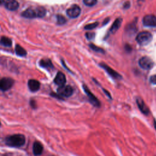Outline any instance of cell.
<instances>
[{
	"label": "cell",
	"mask_w": 156,
	"mask_h": 156,
	"mask_svg": "<svg viewBox=\"0 0 156 156\" xmlns=\"http://www.w3.org/2000/svg\"><path fill=\"white\" fill-rule=\"evenodd\" d=\"M0 126H1V122H0Z\"/></svg>",
	"instance_id": "obj_30"
},
{
	"label": "cell",
	"mask_w": 156,
	"mask_h": 156,
	"mask_svg": "<svg viewBox=\"0 0 156 156\" xmlns=\"http://www.w3.org/2000/svg\"><path fill=\"white\" fill-rule=\"evenodd\" d=\"M28 88L29 90L32 92H36L39 90L40 88V82L35 79H30L28 83Z\"/></svg>",
	"instance_id": "obj_10"
},
{
	"label": "cell",
	"mask_w": 156,
	"mask_h": 156,
	"mask_svg": "<svg viewBox=\"0 0 156 156\" xmlns=\"http://www.w3.org/2000/svg\"><path fill=\"white\" fill-rule=\"evenodd\" d=\"M130 7V3L129 2H126L124 4V7L125 9H128Z\"/></svg>",
	"instance_id": "obj_27"
},
{
	"label": "cell",
	"mask_w": 156,
	"mask_h": 156,
	"mask_svg": "<svg viewBox=\"0 0 156 156\" xmlns=\"http://www.w3.org/2000/svg\"><path fill=\"white\" fill-rule=\"evenodd\" d=\"M83 88H84V90L85 92L86 93L87 95L88 96V97L89 98V100H90V102L94 106H96V107H100V101L93 95V94L90 90H88V87L86 85H83Z\"/></svg>",
	"instance_id": "obj_9"
},
{
	"label": "cell",
	"mask_w": 156,
	"mask_h": 156,
	"mask_svg": "<svg viewBox=\"0 0 156 156\" xmlns=\"http://www.w3.org/2000/svg\"><path fill=\"white\" fill-rule=\"evenodd\" d=\"M100 65L109 73V75H110L112 78H114L115 79H121V76L120 75H119V74L116 71L114 70L112 68H110V66H109L106 64H100Z\"/></svg>",
	"instance_id": "obj_13"
},
{
	"label": "cell",
	"mask_w": 156,
	"mask_h": 156,
	"mask_svg": "<svg viewBox=\"0 0 156 156\" xmlns=\"http://www.w3.org/2000/svg\"><path fill=\"white\" fill-rule=\"evenodd\" d=\"M122 23V19L121 18H117L114 23H113L112 27L110 29V31L112 33H115L116 32L118 29L120 28L121 26V24Z\"/></svg>",
	"instance_id": "obj_19"
},
{
	"label": "cell",
	"mask_w": 156,
	"mask_h": 156,
	"mask_svg": "<svg viewBox=\"0 0 156 156\" xmlns=\"http://www.w3.org/2000/svg\"><path fill=\"white\" fill-rule=\"evenodd\" d=\"M152 39V34L147 31L141 32L136 37V41L140 45H146L151 42Z\"/></svg>",
	"instance_id": "obj_3"
},
{
	"label": "cell",
	"mask_w": 156,
	"mask_h": 156,
	"mask_svg": "<svg viewBox=\"0 0 156 156\" xmlns=\"http://www.w3.org/2000/svg\"><path fill=\"white\" fill-rule=\"evenodd\" d=\"M138 63L141 68L146 70H151L154 66V62L152 59L147 56L142 57L139 60Z\"/></svg>",
	"instance_id": "obj_6"
},
{
	"label": "cell",
	"mask_w": 156,
	"mask_h": 156,
	"mask_svg": "<svg viewBox=\"0 0 156 156\" xmlns=\"http://www.w3.org/2000/svg\"><path fill=\"white\" fill-rule=\"evenodd\" d=\"M98 22H96V23H91V24H88L87 26H85V29L86 30H91V29H93L97 27L98 26Z\"/></svg>",
	"instance_id": "obj_22"
},
{
	"label": "cell",
	"mask_w": 156,
	"mask_h": 156,
	"mask_svg": "<svg viewBox=\"0 0 156 156\" xmlns=\"http://www.w3.org/2000/svg\"><path fill=\"white\" fill-rule=\"evenodd\" d=\"M137 104L138 106V108L140 109V110L141 111H142V113H143L145 115L149 114V113H150L149 109L148 108V107L145 104V103L144 102V101L142 99L138 98L137 100Z\"/></svg>",
	"instance_id": "obj_15"
},
{
	"label": "cell",
	"mask_w": 156,
	"mask_h": 156,
	"mask_svg": "<svg viewBox=\"0 0 156 156\" xmlns=\"http://www.w3.org/2000/svg\"><path fill=\"white\" fill-rule=\"evenodd\" d=\"M89 47H90V48L92 50H93V51H95L96 52H98V53H104V51L102 48H100V47H98L97 46L95 45V44H93L92 43L89 44Z\"/></svg>",
	"instance_id": "obj_21"
},
{
	"label": "cell",
	"mask_w": 156,
	"mask_h": 156,
	"mask_svg": "<svg viewBox=\"0 0 156 156\" xmlns=\"http://www.w3.org/2000/svg\"><path fill=\"white\" fill-rule=\"evenodd\" d=\"M66 77L64 74L61 71H59L54 79V83L59 85V87H61L63 85H65L66 83Z\"/></svg>",
	"instance_id": "obj_11"
},
{
	"label": "cell",
	"mask_w": 156,
	"mask_h": 156,
	"mask_svg": "<svg viewBox=\"0 0 156 156\" xmlns=\"http://www.w3.org/2000/svg\"><path fill=\"white\" fill-rule=\"evenodd\" d=\"M56 18H57V23L59 25H64L66 22V18L63 16H61V15H57L56 16Z\"/></svg>",
	"instance_id": "obj_20"
},
{
	"label": "cell",
	"mask_w": 156,
	"mask_h": 156,
	"mask_svg": "<svg viewBox=\"0 0 156 156\" xmlns=\"http://www.w3.org/2000/svg\"><path fill=\"white\" fill-rule=\"evenodd\" d=\"M4 5L6 8L11 11H17L20 7V4L18 1L11 0V1H6L4 2Z\"/></svg>",
	"instance_id": "obj_12"
},
{
	"label": "cell",
	"mask_w": 156,
	"mask_h": 156,
	"mask_svg": "<svg viewBox=\"0 0 156 156\" xmlns=\"http://www.w3.org/2000/svg\"><path fill=\"white\" fill-rule=\"evenodd\" d=\"M150 82L152 84H156V75H153L150 78Z\"/></svg>",
	"instance_id": "obj_26"
},
{
	"label": "cell",
	"mask_w": 156,
	"mask_h": 156,
	"mask_svg": "<svg viewBox=\"0 0 156 156\" xmlns=\"http://www.w3.org/2000/svg\"><path fill=\"white\" fill-rule=\"evenodd\" d=\"M83 3L87 6H93L97 3L96 0H84Z\"/></svg>",
	"instance_id": "obj_23"
},
{
	"label": "cell",
	"mask_w": 156,
	"mask_h": 156,
	"mask_svg": "<svg viewBox=\"0 0 156 156\" xmlns=\"http://www.w3.org/2000/svg\"><path fill=\"white\" fill-rule=\"evenodd\" d=\"M43 151V147L42 145L39 142H35L33 145V153L35 155H39L42 154Z\"/></svg>",
	"instance_id": "obj_16"
},
{
	"label": "cell",
	"mask_w": 156,
	"mask_h": 156,
	"mask_svg": "<svg viewBox=\"0 0 156 156\" xmlns=\"http://www.w3.org/2000/svg\"><path fill=\"white\" fill-rule=\"evenodd\" d=\"M4 2H5L4 1H1V0H0V5H1V4H4Z\"/></svg>",
	"instance_id": "obj_28"
},
{
	"label": "cell",
	"mask_w": 156,
	"mask_h": 156,
	"mask_svg": "<svg viewBox=\"0 0 156 156\" xmlns=\"http://www.w3.org/2000/svg\"><path fill=\"white\" fill-rule=\"evenodd\" d=\"M143 23L147 27H155L156 17L154 15H147L143 19Z\"/></svg>",
	"instance_id": "obj_8"
},
{
	"label": "cell",
	"mask_w": 156,
	"mask_h": 156,
	"mask_svg": "<svg viewBox=\"0 0 156 156\" xmlns=\"http://www.w3.org/2000/svg\"><path fill=\"white\" fill-rule=\"evenodd\" d=\"M16 53L18 56L20 57H25L27 55V51L25 48L21 47L20 44H16V48H15Z\"/></svg>",
	"instance_id": "obj_18"
},
{
	"label": "cell",
	"mask_w": 156,
	"mask_h": 156,
	"mask_svg": "<svg viewBox=\"0 0 156 156\" xmlns=\"http://www.w3.org/2000/svg\"><path fill=\"white\" fill-rule=\"evenodd\" d=\"M57 94L61 96V97H65L68 98L71 96L73 93V89L70 85H63L61 87H59L57 90Z\"/></svg>",
	"instance_id": "obj_5"
},
{
	"label": "cell",
	"mask_w": 156,
	"mask_h": 156,
	"mask_svg": "<svg viewBox=\"0 0 156 156\" xmlns=\"http://www.w3.org/2000/svg\"><path fill=\"white\" fill-rule=\"evenodd\" d=\"M47 10L42 6L30 7L21 13V17L26 18H43L46 16Z\"/></svg>",
	"instance_id": "obj_1"
},
{
	"label": "cell",
	"mask_w": 156,
	"mask_h": 156,
	"mask_svg": "<svg viewBox=\"0 0 156 156\" xmlns=\"http://www.w3.org/2000/svg\"><path fill=\"white\" fill-rule=\"evenodd\" d=\"M15 81L11 78H3L0 79V90L3 92L10 90L14 84Z\"/></svg>",
	"instance_id": "obj_4"
},
{
	"label": "cell",
	"mask_w": 156,
	"mask_h": 156,
	"mask_svg": "<svg viewBox=\"0 0 156 156\" xmlns=\"http://www.w3.org/2000/svg\"><path fill=\"white\" fill-rule=\"evenodd\" d=\"M0 44L5 47H11L12 45V41L7 37L3 36L0 39Z\"/></svg>",
	"instance_id": "obj_17"
},
{
	"label": "cell",
	"mask_w": 156,
	"mask_h": 156,
	"mask_svg": "<svg viewBox=\"0 0 156 156\" xmlns=\"http://www.w3.org/2000/svg\"><path fill=\"white\" fill-rule=\"evenodd\" d=\"M39 65L42 68L47 69L48 70H53L54 68V65L52 63L50 59H42L39 62Z\"/></svg>",
	"instance_id": "obj_14"
},
{
	"label": "cell",
	"mask_w": 156,
	"mask_h": 156,
	"mask_svg": "<svg viewBox=\"0 0 156 156\" xmlns=\"http://www.w3.org/2000/svg\"><path fill=\"white\" fill-rule=\"evenodd\" d=\"M25 137L22 134H14L7 137L6 139V144L12 147H20L25 143Z\"/></svg>",
	"instance_id": "obj_2"
},
{
	"label": "cell",
	"mask_w": 156,
	"mask_h": 156,
	"mask_svg": "<svg viewBox=\"0 0 156 156\" xmlns=\"http://www.w3.org/2000/svg\"><path fill=\"white\" fill-rule=\"evenodd\" d=\"M85 35H86V37L87 39L92 40L93 39H94L95 34V33H93V32H87V33H86Z\"/></svg>",
	"instance_id": "obj_25"
},
{
	"label": "cell",
	"mask_w": 156,
	"mask_h": 156,
	"mask_svg": "<svg viewBox=\"0 0 156 156\" xmlns=\"http://www.w3.org/2000/svg\"><path fill=\"white\" fill-rule=\"evenodd\" d=\"M154 127H155V129H156V121H154Z\"/></svg>",
	"instance_id": "obj_29"
},
{
	"label": "cell",
	"mask_w": 156,
	"mask_h": 156,
	"mask_svg": "<svg viewBox=\"0 0 156 156\" xmlns=\"http://www.w3.org/2000/svg\"><path fill=\"white\" fill-rule=\"evenodd\" d=\"M29 104H30L31 107L33 109H36L37 108V102L36 101L33 100V99H31L30 100V101H29Z\"/></svg>",
	"instance_id": "obj_24"
},
{
	"label": "cell",
	"mask_w": 156,
	"mask_h": 156,
	"mask_svg": "<svg viewBox=\"0 0 156 156\" xmlns=\"http://www.w3.org/2000/svg\"><path fill=\"white\" fill-rule=\"evenodd\" d=\"M80 8L79 6L76 4H74L66 11V14L67 16L71 18H75L79 16L80 13Z\"/></svg>",
	"instance_id": "obj_7"
}]
</instances>
